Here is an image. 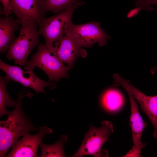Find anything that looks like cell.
<instances>
[{
	"mask_svg": "<svg viewBox=\"0 0 157 157\" xmlns=\"http://www.w3.org/2000/svg\"><path fill=\"white\" fill-rule=\"evenodd\" d=\"M156 4H157V0H136L135 2V6H142L144 8Z\"/></svg>",
	"mask_w": 157,
	"mask_h": 157,
	"instance_id": "cell-19",
	"label": "cell"
},
{
	"mask_svg": "<svg viewBox=\"0 0 157 157\" xmlns=\"http://www.w3.org/2000/svg\"><path fill=\"white\" fill-rule=\"evenodd\" d=\"M54 46L55 52L53 54L62 62L67 64L70 69L78 58H84L87 56L86 51L82 48L70 28L61 41L55 43Z\"/></svg>",
	"mask_w": 157,
	"mask_h": 157,
	"instance_id": "cell-8",
	"label": "cell"
},
{
	"mask_svg": "<svg viewBox=\"0 0 157 157\" xmlns=\"http://www.w3.org/2000/svg\"><path fill=\"white\" fill-rule=\"evenodd\" d=\"M81 5L77 4L50 17H45L37 24L39 35L44 39V45L52 53L55 52L54 44L61 41L69 29L72 24L73 12Z\"/></svg>",
	"mask_w": 157,
	"mask_h": 157,
	"instance_id": "cell-3",
	"label": "cell"
},
{
	"mask_svg": "<svg viewBox=\"0 0 157 157\" xmlns=\"http://www.w3.org/2000/svg\"><path fill=\"white\" fill-rule=\"evenodd\" d=\"M19 22L11 15L0 18V53L5 54L10 44L16 38L15 33L19 30Z\"/></svg>",
	"mask_w": 157,
	"mask_h": 157,
	"instance_id": "cell-12",
	"label": "cell"
},
{
	"mask_svg": "<svg viewBox=\"0 0 157 157\" xmlns=\"http://www.w3.org/2000/svg\"><path fill=\"white\" fill-rule=\"evenodd\" d=\"M11 0H0L3 6L1 12L4 16L11 15V12L10 9V5Z\"/></svg>",
	"mask_w": 157,
	"mask_h": 157,
	"instance_id": "cell-20",
	"label": "cell"
},
{
	"mask_svg": "<svg viewBox=\"0 0 157 157\" xmlns=\"http://www.w3.org/2000/svg\"><path fill=\"white\" fill-rule=\"evenodd\" d=\"M143 8H144V7L140 6L137 7L135 8L130 10L127 15V17L128 18H130L134 16H136L139 11Z\"/></svg>",
	"mask_w": 157,
	"mask_h": 157,
	"instance_id": "cell-21",
	"label": "cell"
},
{
	"mask_svg": "<svg viewBox=\"0 0 157 157\" xmlns=\"http://www.w3.org/2000/svg\"><path fill=\"white\" fill-rule=\"evenodd\" d=\"M115 85L122 87L127 92L131 93L140 103L142 111L148 117L153 126V136L157 140V95L150 96L144 94L133 86L129 81L120 77L114 76Z\"/></svg>",
	"mask_w": 157,
	"mask_h": 157,
	"instance_id": "cell-7",
	"label": "cell"
},
{
	"mask_svg": "<svg viewBox=\"0 0 157 157\" xmlns=\"http://www.w3.org/2000/svg\"><path fill=\"white\" fill-rule=\"evenodd\" d=\"M127 92L131 104L129 124L131 129L134 145L144 148L147 143H142L141 140L143 132L147 126V124L143 120L140 115L135 99L131 93Z\"/></svg>",
	"mask_w": 157,
	"mask_h": 157,
	"instance_id": "cell-13",
	"label": "cell"
},
{
	"mask_svg": "<svg viewBox=\"0 0 157 157\" xmlns=\"http://www.w3.org/2000/svg\"><path fill=\"white\" fill-rule=\"evenodd\" d=\"M143 149V148L142 147L134 145L132 149L123 157H142L141 153V150Z\"/></svg>",
	"mask_w": 157,
	"mask_h": 157,
	"instance_id": "cell-18",
	"label": "cell"
},
{
	"mask_svg": "<svg viewBox=\"0 0 157 157\" xmlns=\"http://www.w3.org/2000/svg\"><path fill=\"white\" fill-rule=\"evenodd\" d=\"M38 133L31 135L25 134L16 143L7 157H37L38 149L43 138L53 133L52 129L45 126L38 127Z\"/></svg>",
	"mask_w": 157,
	"mask_h": 157,
	"instance_id": "cell-10",
	"label": "cell"
},
{
	"mask_svg": "<svg viewBox=\"0 0 157 157\" xmlns=\"http://www.w3.org/2000/svg\"><path fill=\"white\" fill-rule=\"evenodd\" d=\"M0 69L5 73L4 77L8 83L10 80L19 83L25 88L32 89L37 95L40 92L46 94L44 90L46 87L51 90L56 87V85L54 83L44 81L37 77L34 73L33 70L24 71L19 66L6 63L1 58Z\"/></svg>",
	"mask_w": 157,
	"mask_h": 157,
	"instance_id": "cell-6",
	"label": "cell"
},
{
	"mask_svg": "<svg viewBox=\"0 0 157 157\" xmlns=\"http://www.w3.org/2000/svg\"><path fill=\"white\" fill-rule=\"evenodd\" d=\"M41 0H11L10 9L17 19L32 20L38 24L45 17L41 11Z\"/></svg>",
	"mask_w": 157,
	"mask_h": 157,
	"instance_id": "cell-11",
	"label": "cell"
},
{
	"mask_svg": "<svg viewBox=\"0 0 157 157\" xmlns=\"http://www.w3.org/2000/svg\"><path fill=\"white\" fill-rule=\"evenodd\" d=\"M113 132V125L110 121H103L99 128L95 127L90 124L79 149L71 156L91 155L95 157H108L107 151L102 148L104 143L109 140V137Z\"/></svg>",
	"mask_w": 157,
	"mask_h": 157,
	"instance_id": "cell-5",
	"label": "cell"
},
{
	"mask_svg": "<svg viewBox=\"0 0 157 157\" xmlns=\"http://www.w3.org/2000/svg\"><path fill=\"white\" fill-rule=\"evenodd\" d=\"M24 68L27 70H33L35 67L40 68L47 74L48 81H59L63 78H68L66 66L55 56L51 53L42 43L39 45L36 52L31 56Z\"/></svg>",
	"mask_w": 157,
	"mask_h": 157,
	"instance_id": "cell-4",
	"label": "cell"
},
{
	"mask_svg": "<svg viewBox=\"0 0 157 157\" xmlns=\"http://www.w3.org/2000/svg\"><path fill=\"white\" fill-rule=\"evenodd\" d=\"M100 24L99 22L93 21L80 24L72 23L70 28L82 47L90 48L95 43L103 46L106 44L110 37L102 29Z\"/></svg>",
	"mask_w": 157,
	"mask_h": 157,
	"instance_id": "cell-9",
	"label": "cell"
},
{
	"mask_svg": "<svg viewBox=\"0 0 157 157\" xmlns=\"http://www.w3.org/2000/svg\"><path fill=\"white\" fill-rule=\"evenodd\" d=\"M145 10H154L157 12V9H155L153 7L150 6H149L147 7L145 9Z\"/></svg>",
	"mask_w": 157,
	"mask_h": 157,
	"instance_id": "cell-23",
	"label": "cell"
},
{
	"mask_svg": "<svg viewBox=\"0 0 157 157\" xmlns=\"http://www.w3.org/2000/svg\"><path fill=\"white\" fill-rule=\"evenodd\" d=\"M157 72V65L154 67L150 70V72L152 74H154Z\"/></svg>",
	"mask_w": 157,
	"mask_h": 157,
	"instance_id": "cell-22",
	"label": "cell"
},
{
	"mask_svg": "<svg viewBox=\"0 0 157 157\" xmlns=\"http://www.w3.org/2000/svg\"><path fill=\"white\" fill-rule=\"evenodd\" d=\"M17 20L21 26L19 35L10 44L6 56L16 64L24 66L31 52L39 43L40 35L35 21Z\"/></svg>",
	"mask_w": 157,
	"mask_h": 157,
	"instance_id": "cell-2",
	"label": "cell"
},
{
	"mask_svg": "<svg viewBox=\"0 0 157 157\" xmlns=\"http://www.w3.org/2000/svg\"><path fill=\"white\" fill-rule=\"evenodd\" d=\"M85 3L81 0H41L40 6L43 15L51 11L57 14L67 10L77 4L81 5Z\"/></svg>",
	"mask_w": 157,
	"mask_h": 157,
	"instance_id": "cell-14",
	"label": "cell"
},
{
	"mask_svg": "<svg viewBox=\"0 0 157 157\" xmlns=\"http://www.w3.org/2000/svg\"><path fill=\"white\" fill-rule=\"evenodd\" d=\"M18 94V101L15 109L8 115L6 120L0 121V157H6L9 150L13 147L20 137L30 131H38L22 107V98L28 97L31 99L34 94L25 88Z\"/></svg>",
	"mask_w": 157,
	"mask_h": 157,
	"instance_id": "cell-1",
	"label": "cell"
},
{
	"mask_svg": "<svg viewBox=\"0 0 157 157\" xmlns=\"http://www.w3.org/2000/svg\"><path fill=\"white\" fill-rule=\"evenodd\" d=\"M104 106L108 110L115 111L123 105L124 99L121 94L118 90L111 89L106 91L102 98Z\"/></svg>",
	"mask_w": 157,
	"mask_h": 157,
	"instance_id": "cell-17",
	"label": "cell"
},
{
	"mask_svg": "<svg viewBox=\"0 0 157 157\" xmlns=\"http://www.w3.org/2000/svg\"><path fill=\"white\" fill-rule=\"evenodd\" d=\"M67 140V137L61 135L55 143L48 144L41 141L39 145L41 152L39 157H66L64 151V147Z\"/></svg>",
	"mask_w": 157,
	"mask_h": 157,
	"instance_id": "cell-15",
	"label": "cell"
},
{
	"mask_svg": "<svg viewBox=\"0 0 157 157\" xmlns=\"http://www.w3.org/2000/svg\"><path fill=\"white\" fill-rule=\"evenodd\" d=\"M8 83L4 77H0V116L5 115H8L12 111L6 110V107L8 106L15 108L16 107L18 99L13 100L7 92L6 87Z\"/></svg>",
	"mask_w": 157,
	"mask_h": 157,
	"instance_id": "cell-16",
	"label": "cell"
}]
</instances>
